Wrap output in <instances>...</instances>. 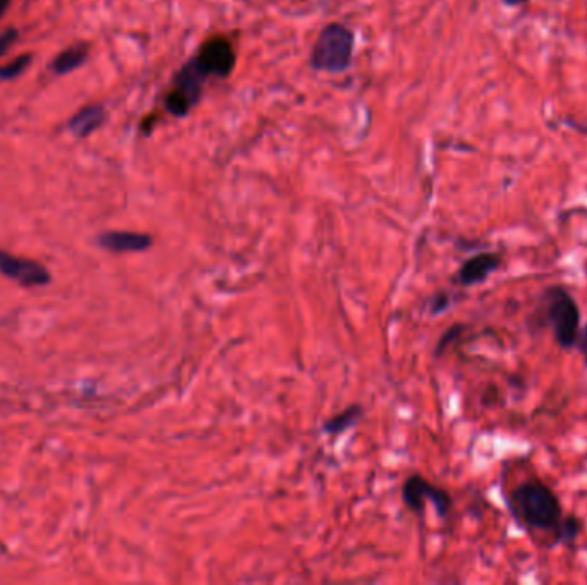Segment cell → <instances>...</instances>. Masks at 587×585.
<instances>
[{
	"label": "cell",
	"mask_w": 587,
	"mask_h": 585,
	"mask_svg": "<svg viewBox=\"0 0 587 585\" xmlns=\"http://www.w3.org/2000/svg\"><path fill=\"white\" fill-rule=\"evenodd\" d=\"M0 273L26 289L45 287L52 282L49 270L40 265L38 261L19 258V256H14V254L2 251V249H0Z\"/></svg>",
	"instance_id": "7"
},
{
	"label": "cell",
	"mask_w": 587,
	"mask_h": 585,
	"mask_svg": "<svg viewBox=\"0 0 587 585\" xmlns=\"http://www.w3.org/2000/svg\"><path fill=\"white\" fill-rule=\"evenodd\" d=\"M105 121H107V112H105L102 105L95 103V105H88V107L78 110L71 117V121L67 122V129L76 138H88L90 134L98 131Z\"/></svg>",
	"instance_id": "10"
},
{
	"label": "cell",
	"mask_w": 587,
	"mask_h": 585,
	"mask_svg": "<svg viewBox=\"0 0 587 585\" xmlns=\"http://www.w3.org/2000/svg\"><path fill=\"white\" fill-rule=\"evenodd\" d=\"M88 54H90L88 43H76L73 47L62 50L61 54L57 55L50 64V69H52V73L59 74V76L73 73L74 69H78L88 59Z\"/></svg>",
	"instance_id": "11"
},
{
	"label": "cell",
	"mask_w": 587,
	"mask_h": 585,
	"mask_svg": "<svg viewBox=\"0 0 587 585\" xmlns=\"http://www.w3.org/2000/svg\"><path fill=\"white\" fill-rule=\"evenodd\" d=\"M16 40H18V30H14V28H9L0 35V57L7 54V50L13 47Z\"/></svg>",
	"instance_id": "16"
},
{
	"label": "cell",
	"mask_w": 587,
	"mask_h": 585,
	"mask_svg": "<svg viewBox=\"0 0 587 585\" xmlns=\"http://www.w3.org/2000/svg\"><path fill=\"white\" fill-rule=\"evenodd\" d=\"M194 59L200 64L208 78L224 79L234 71L237 54L230 40L222 35H215L205 40L194 55Z\"/></svg>",
	"instance_id": "5"
},
{
	"label": "cell",
	"mask_w": 587,
	"mask_h": 585,
	"mask_svg": "<svg viewBox=\"0 0 587 585\" xmlns=\"http://www.w3.org/2000/svg\"><path fill=\"white\" fill-rule=\"evenodd\" d=\"M543 304L558 347L574 349L581 332V309L577 301L560 285H551L543 294Z\"/></svg>",
	"instance_id": "2"
},
{
	"label": "cell",
	"mask_w": 587,
	"mask_h": 585,
	"mask_svg": "<svg viewBox=\"0 0 587 585\" xmlns=\"http://www.w3.org/2000/svg\"><path fill=\"white\" fill-rule=\"evenodd\" d=\"M502 265V256L498 253H478L464 261L457 273V280L464 287L483 284L486 278L497 272Z\"/></svg>",
	"instance_id": "8"
},
{
	"label": "cell",
	"mask_w": 587,
	"mask_h": 585,
	"mask_svg": "<svg viewBox=\"0 0 587 585\" xmlns=\"http://www.w3.org/2000/svg\"><path fill=\"white\" fill-rule=\"evenodd\" d=\"M363 414L364 411L361 405H349L347 409L339 412L337 416L330 417L327 424L323 426V429L327 431L328 435H340V433H344L345 429H349L351 426L358 423L359 419L363 417Z\"/></svg>",
	"instance_id": "12"
},
{
	"label": "cell",
	"mask_w": 587,
	"mask_h": 585,
	"mask_svg": "<svg viewBox=\"0 0 587 585\" xmlns=\"http://www.w3.org/2000/svg\"><path fill=\"white\" fill-rule=\"evenodd\" d=\"M31 66V55L23 54L16 57L14 61L7 62L6 66H0V79L11 81L25 73L26 69Z\"/></svg>",
	"instance_id": "14"
},
{
	"label": "cell",
	"mask_w": 587,
	"mask_h": 585,
	"mask_svg": "<svg viewBox=\"0 0 587 585\" xmlns=\"http://www.w3.org/2000/svg\"><path fill=\"white\" fill-rule=\"evenodd\" d=\"M98 246L110 253H141L153 246L152 236L129 230H110L98 236Z\"/></svg>",
	"instance_id": "9"
},
{
	"label": "cell",
	"mask_w": 587,
	"mask_h": 585,
	"mask_svg": "<svg viewBox=\"0 0 587 585\" xmlns=\"http://www.w3.org/2000/svg\"><path fill=\"white\" fill-rule=\"evenodd\" d=\"M402 498H404L407 507L416 513H423L424 505H426L424 501L426 500H431L442 519L448 517V513L452 510V498L447 491L436 488L421 476H412L407 479L404 489H402Z\"/></svg>",
	"instance_id": "6"
},
{
	"label": "cell",
	"mask_w": 587,
	"mask_h": 585,
	"mask_svg": "<svg viewBox=\"0 0 587 585\" xmlns=\"http://www.w3.org/2000/svg\"><path fill=\"white\" fill-rule=\"evenodd\" d=\"M450 306V297L448 294H440V296H436L433 299V304H431V313H442L445 309Z\"/></svg>",
	"instance_id": "17"
},
{
	"label": "cell",
	"mask_w": 587,
	"mask_h": 585,
	"mask_svg": "<svg viewBox=\"0 0 587 585\" xmlns=\"http://www.w3.org/2000/svg\"><path fill=\"white\" fill-rule=\"evenodd\" d=\"M464 332H466V326L464 325H454L452 328H448L447 332L443 333V337L440 338V342H438L436 356H442L443 352L450 347V344H454L455 340L460 338V335Z\"/></svg>",
	"instance_id": "15"
},
{
	"label": "cell",
	"mask_w": 587,
	"mask_h": 585,
	"mask_svg": "<svg viewBox=\"0 0 587 585\" xmlns=\"http://www.w3.org/2000/svg\"><path fill=\"white\" fill-rule=\"evenodd\" d=\"M502 2L507 7H521L526 6V4H529L531 0H502Z\"/></svg>",
	"instance_id": "19"
},
{
	"label": "cell",
	"mask_w": 587,
	"mask_h": 585,
	"mask_svg": "<svg viewBox=\"0 0 587 585\" xmlns=\"http://www.w3.org/2000/svg\"><path fill=\"white\" fill-rule=\"evenodd\" d=\"M9 4H11V0H0V18H2V14L6 13Z\"/></svg>",
	"instance_id": "20"
},
{
	"label": "cell",
	"mask_w": 587,
	"mask_h": 585,
	"mask_svg": "<svg viewBox=\"0 0 587 585\" xmlns=\"http://www.w3.org/2000/svg\"><path fill=\"white\" fill-rule=\"evenodd\" d=\"M205 71L196 59L186 62L177 71L169 91L165 93L164 107L174 117H186L200 102L201 93L208 81Z\"/></svg>",
	"instance_id": "4"
},
{
	"label": "cell",
	"mask_w": 587,
	"mask_h": 585,
	"mask_svg": "<svg viewBox=\"0 0 587 585\" xmlns=\"http://www.w3.org/2000/svg\"><path fill=\"white\" fill-rule=\"evenodd\" d=\"M509 505L515 517L533 531L555 532L563 517L558 496L539 481L517 486L510 495Z\"/></svg>",
	"instance_id": "1"
},
{
	"label": "cell",
	"mask_w": 587,
	"mask_h": 585,
	"mask_svg": "<svg viewBox=\"0 0 587 585\" xmlns=\"http://www.w3.org/2000/svg\"><path fill=\"white\" fill-rule=\"evenodd\" d=\"M582 531H584V524H582V520L579 519V517H575V515L562 517L560 524H558L557 529L553 532V534H555V537H553V543L572 546V544L579 541Z\"/></svg>",
	"instance_id": "13"
},
{
	"label": "cell",
	"mask_w": 587,
	"mask_h": 585,
	"mask_svg": "<svg viewBox=\"0 0 587 585\" xmlns=\"http://www.w3.org/2000/svg\"><path fill=\"white\" fill-rule=\"evenodd\" d=\"M575 347L579 349L581 352L582 359L586 362L587 366V325L584 328H581V332H579V338H577V344Z\"/></svg>",
	"instance_id": "18"
},
{
	"label": "cell",
	"mask_w": 587,
	"mask_h": 585,
	"mask_svg": "<svg viewBox=\"0 0 587 585\" xmlns=\"http://www.w3.org/2000/svg\"><path fill=\"white\" fill-rule=\"evenodd\" d=\"M354 43V33L347 26L332 23L320 31L309 62L316 71L342 73L351 66Z\"/></svg>",
	"instance_id": "3"
}]
</instances>
